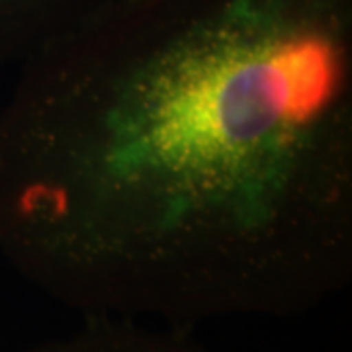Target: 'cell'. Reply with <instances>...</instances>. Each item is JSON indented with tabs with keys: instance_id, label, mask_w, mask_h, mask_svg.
<instances>
[{
	"instance_id": "2",
	"label": "cell",
	"mask_w": 352,
	"mask_h": 352,
	"mask_svg": "<svg viewBox=\"0 0 352 352\" xmlns=\"http://www.w3.org/2000/svg\"><path fill=\"white\" fill-rule=\"evenodd\" d=\"M24 352H219L206 346L188 329L153 325L118 317H82L73 333Z\"/></svg>"
},
{
	"instance_id": "1",
	"label": "cell",
	"mask_w": 352,
	"mask_h": 352,
	"mask_svg": "<svg viewBox=\"0 0 352 352\" xmlns=\"http://www.w3.org/2000/svg\"><path fill=\"white\" fill-rule=\"evenodd\" d=\"M0 251L80 317H292L352 278L346 0H112L18 67Z\"/></svg>"
}]
</instances>
